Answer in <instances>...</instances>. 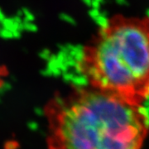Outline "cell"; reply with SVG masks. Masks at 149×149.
Here are the masks:
<instances>
[{"instance_id": "cell-1", "label": "cell", "mask_w": 149, "mask_h": 149, "mask_svg": "<svg viewBox=\"0 0 149 149\" xmlns=\"http://www.w3.org/2000/svg\"><path fill=\"white\" fill-rule=\"evenodd\" d=\"M48 149H142L149 113L91 87H74L47 107Z\"/></svg>"}, {"instance_id": "cell-2", "label": "cell", "mask_w": 149, "mask_h": 149, "mask_svg": "<svg viewBox=\"0 0 149 149\" xmlns=\"http://www.w3.org/2000/svg\"><path fill=\"white\" fill-rule=\"evenodd\" d=\"M86 85L130 104L149 100V16L108 17L80 50Z\"/></svg>"}]
</instances>
